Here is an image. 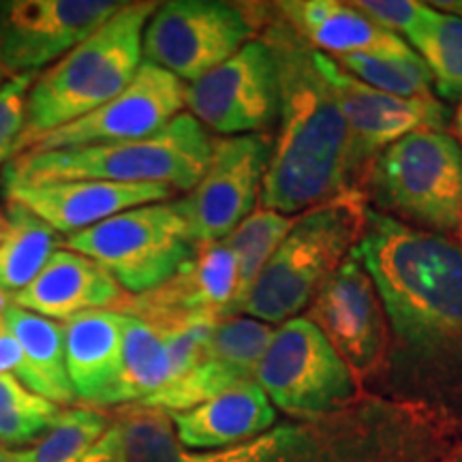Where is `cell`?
<instances>
[{"instance_id":"cell-8","label":"cell","mask_w":462,"mask_h":462,"mask_svg":"<svg viewBox=\"0 0 462 462\" xmlns=\"http://www.w3.org/2000/svg\"><path fill=\"white\" fill-rule=\"evenodd\" d=\"M255 381L281 411L304 420L323 418L356 396L354 371L306 317L276 328Z\"/></svg>"},{"instance_id":"cell-6","label":"cell","mask_w":462,"mask_h":462,"mask_svg":"<svg viewBox=\"0 0 462 462\" xmlns=\"http://www.w3.org/2000/svg\"><path fill=\"white\" fill-rule=\"evenodd\" d=\"M374 199L418 229L462 225V148L441 131H415L377 154L368 170Z\"/></svg>"},{"instance_id":"cell-4","label":"cell","mask_w":462,"mask_h":462,"mask_svg":"<svg viewBox=\"0 0 462 462\" xmlns=\"http://www.w3.org/2000/svg\"><path fill=\"white\" fill-rule=\"evenodd\" d=\"M215 140L190 114L143 140L17 154L5 165L3 187L60 180L161 184L193 190L210 165Z\"/></svg>"},{"instance_id":"cell-10","label":"cell","mask_w":462,"mask_h":462,"mask_svg":"<svg viewBox=\"0 0 462 462\" xmlns=\"http://www.w3.org/2000/svg\"><path fill=\"white\" fill-rule=\"evenodd\" d=\"M190 116L218 135L265 133L279 120V62L263 39H253L238 54L187 86Z\"/></svg>"},{"instance_id":"cell-12","label":"cell","mask_w":462,"mask_h":462,"mask_svg":"<svg viewBox=\"0 0 462 462\" xmlns=\"http://www.w3.org/2000/svg\"><path fill=\"white\" fill-rule=\"evenodd\" d=\"M116 0H9L0 3V67L9 78L60 60L118 14Z\"/></svg>"},{"instance_id":"cell-17","label":"cell","mask_w":462,"mask_h":462,"mask_svg":"<svg viewBox=\"0 0 462 462\" xmlns=\"http://www.w3.org/2000/svg\"><path fill=\"white\" fill-rule=\"evenodd\" d=\"M176 195L161 184H123L106 180H60L42 184H9L5 198L24 206L56 234H79L120 212L165 201Z\"/></svg>"},{"instance_id":"cell-25","label":"cell","mask_w":462,"mask_h":462,"mask_svg":"<svg viewBox=\"0 0 462 462\" xmlns=\"http://www.w3.org/2000/svg\"><path fill=\"white\" fill-rule=\"evenodd\" d=\"M9 231L0 245V291L14 293L31 285L54 255L56 231L24 206L7 201Z\"/></svg>"},{"instance_id":"cell-36","label":"cell","mask_w":462,"mask_h":462,"mask_svg":"<svg viewBox=\"0 0 462 462\" xmlns=\"http://www.w3.org/2000/svg\"><path fill=\"white\" fill-rule=\"evenodd\" d=\"M454 133H456V137L462 142V99H460L458 112H456V118H454Z\"/></svg>"},{"instance_id":"cell-23","label":"cell","mask_w":462,"mask_h":462,"mask_svg":"<svg viewBox=\"0 0 462 462\" xmlns=\"http://www.w3.org/2000/svg\"><path fill=\"white\" fill-rule=\"evenodd\" d=\"M123 315V366L106 407L148 401L171 377L170 351L159 328L142 317Z\"/></svg>"},{"instance_id":"cell-40","label":"cell","mask_w":462,"mask_h":462,"mask_svg":"<svg viewBox=\"0 0 462 462\" xmlns=\"http://www.w3.org/2000/svg\"><path fill=\"white\" fill-rule=\"evenodd\" d=\"M458 234H460V240H462V225H460V229H458Z\"/></svg>"},{"instance_id":"cell-28","label":"cell","mask_w":462,"mask_h":462,"mask_svg":"<svg viewBox=\"0 0 462 462\" xmlns=\"http://www.w3.org/2000/svg\"><path fill=\"white\" fill-rule=\"evenodd\" d=\"M296 223V217L281 215L274 210H255L246 217L223 242L238 259V315L242 313L248 293L262 274L273 253L285 240L289 229Z\"/></svg>"},{"instance_id":"cell-19","label":"cell","mask_w":462,"mask_h":462,"mask_svg":"<svg viewBox=\"0 0 462 462\" xmlns=\"http://www.w3.org/2000/svg\"><path fill=\"white\" fill-rule=\"evenodd\" d=\"M184 449H227L274 429L276 409L255 379L182 413H171Z\"/></svg>"},{"instance_id":"cell-20","label":"cell","mask_w":462,"mask_h":462,"mask_svg":"<svg viewBox=\"0 0 462 462\" xmlns=\"http://www.w3.org/2000/svg\"><path fill=\"white\" fill-rule=\"evenodd\" d=\"M120 310H88L62 323L67 373L79 401L106 407L123 366Z\"/></svg>"},{"instance_id":"cell-39","label":"cell","mask_w":462,"mask_h":462,"mask_svg":"<svg viewBox=\"0 0 462 462\" xmlns=\"http://www.w3.org/2000/svg\"><path fill=\"white\" fill-rule=\"evenodd\" d=\"M7 78H9V75L5 73V69H3V67H0V86H3L5 82H7Z\"/></svg>"},{"instance_id":"cell-9","label":"cell","mask_w":462,"mask_h":462,"mask_svg":"<svg viewBox=\"0 0 462 462\" xmlns=\"http://www.w3.org/2000/svg\"><path fill=\"white\" fill-rule=\"evenodd\" d=\"M257 24L245 9L218 0H171L159 5L143 31V58L198 82L238 54L255 37Z\"/></svg>"},{"instance_id":"cell-21","label":"cell","mask_w":462,"mask_h":462,"mask_svg":"<svg viewBox=\"0 0 462 462\" xmlns=\"http://www.w3.org/2000/svg\"><path fill=\"white\" fill-rule=\"evenodd\" d=\"M276 11L285 24L310 48L334 58L357 51L396 50L407 45L401 34L385 31L371 17L337 0H291L279 3Z\"/></svg>"},{"instance_id":"cell-30","label":"cell","mask_w":462,"mask_h":462,"mask_svg":"<svg viewBox=\"0 0 462 462\" xmlns=\"http://www.w3.org/2000/svg\"><path fill=\"white\" fill-rule=\"evenodd\" d=\"M62 409L28 390L15 374H0V446L24 448L43 437Z\"/></svg>"},{"instance_id":"cell-18","label":"cell","mask_w":462,"mask_h":462,"mask_svg":"<svg viewBox=\"0 0 462 462\" xmlns=\"http://www.w3.org/2000/svg\"><path fill=\"white\" fill-rule=\"evenodd\" d=\"M125 300V289L103 265L73 251H56L31 285L14 293V304L48 319H71L107 310Z\"/></svg>"},{"instance_id":"cell-27","label":"cell","mask_w":462,"mask_h":462,"mask_svg":"<svg viewBox=\"0 0 462 462\" xmlns=\"http://www.w3.org/2000/svg\"><path fill=\"white\" fill-rule=\"evenodd\" d=\"M407 39L429 65L439 95L462 97V17L441 14L429 5Z\"/></svg>"},{"instance_id":"cell-11","label":"cell","mask_w":462,"mask_h":462,"mask_svg":"<svg viewBox=\"0 0 462 462\" xmlns=\"http://www.w3.org/2000/svg\"><path fill=\"white\" fill-rule=\"evenodd\" d=\"M273 143L268 133L215 142L204 178L178 201L195 245L225 240L253 215L257 199H262Z\"/></svg>"},{"instance_id":"cell-1","label":"cell","mask_w":462,"mask_h":462,"mask_svg":"<svg viewBox=\"0 0 462 462\" xmlns=\"http://www.w3.org/2000/svg\"><path fill=\"white\" fill-rule=\"evenodd\" d=\"M263 42L279 62V135L263 178L262 206L296 215L356 187L351 137L330 86L313 62V48L285 22L270 26Z\"/></svg>"},{"instance_id":"cell-33","label":"cell","mask_w":462,"mask_h":462,"mask_svg":"<svg viewBox=\"0 0 462 462\" xmlns=\"http://www.w3.org/2000/svg\"><path fill=\"white\" fill-rule=\"evenodd\" d=\"M349 5L371 17L374 24L396 34L411 31L429 7L426 3H415V0H356Z\"/></svg>"},{"instance_id":"cell-7","label":"cell","mask_w":462,"mask_h":462,"mask_svg":"<svg viewBox=\"0 0 462 462\" xmlns=\"http://www.w3.org/2000/svg\"><path fill=\"white\" fill-rule=\"evenodd\" d=\"M195 246L178 201L131 208L65 240L67 251L103 265L135 296L171 279Z\"/></svg>"},{"instance_id":"cell-16","label":"cell","mask_w":462,"mask_h":462,"mask_svg":"<svg viewBox=\"0 0 462 462\" xmlns=\"http://www.w3.org/2000/svg\"><path fill=\"white\" fill-rule=\"evenodd\" d=\"M238 259L225 242L198 245L171 279L152 291L123 300L116 310L154 326L187 317L238 315Z\"/></svg>"},{"instance_id":"cell-3","label":"cell","mask_w":462,"mask_h":462,"mask_svg":"<svg viewBox=\"0 0 462 462\" xmlns=\"http://www.w3.org/2000/svg\"><path fill=\"white\" fill-rule=\"evenodd\" d=\"M159 3H125L106 24L34 79L26 103V125L15 143L24 154L48 133L71 125L118 97L143 56V31Z\"/></svg>"},{"instance_id":"cell-24","label":"cell","mask_w":462,"mask_h":462,"mask_svg":"<svg viewBox=\"0 0 462 462\" xmlns=\"http://www.w3.org/2000/svg\"><path fill=\"white\" fill-rule=\"evenodd\" d=\"M180 462H351L337 449L328 448L323 432L313 426H274L263 435L240 446L217 452H184Z\"/></svg>"},{"instance_id":"cell-34","label":"cell","mask_w":462,"mask_h":462,"mask_svg":"<svg viewBox=\"0 0 462 462\" xmlns=\"http://www.w3.org/2000/svg\"><path fill=\"white\" fill-rule=\"evenodd\" d=\"M79 462H129L118 426H109L99 441L84 454V458Z\"/></svg>"},{"instance_id":"cell-22","label":"cell","mask_w":462,"mask_h":462,"mask_svg":"<svg viewBox=\"0 0 462 462\" xmlns=\"http://www.w3.org/2000/svg\"><path fill=\"white\" fill-rule=\"evenodd\" d=\"M9 334L22 349V368L15 374L28 390L56 404H71L75 398L67 373L62 323L11 304L7 309Z\"/></svg>"},{"instance_id":"cell-26","label":"cell","mask_w":462,"mask_h":462,"mask_svg":"<svg viewBox=\"0 0 462 462\" xmlns=\"http://www.w3.org/2000/svg\"><path fill=\"white\" fill-rule=\"evenodd\" d=\"M334 60L346 73L385 95L404 97V99H430L432 97L430 90L435 82H432L430 69L409 43L396 50L357 51V54L338 56Z\"/></svg>"},{"instance_id":"cell-14","label":"cell","mask_w":462,"mask_h":462,"mask_svg":"<svg viewBox=\"0 0 462 462\" xmlns=\"http://www.w3.org/2000/svg\"><path fill=\"white\" fill-rule=\"evenodd\" d=\"M187 106V86L157 65L142 62L131 84L71 125L48 133L28 152L143 140L165 129Z\"/></svg>"},{"instance_id":"cell-15","label":"cell","mask_w":462,"mask_h":462,"mask_svg":"<svg viewBox=\"0 0 462 462\" xmlns=\"http://www.w3.org/2000/svg\"><path fill=\"white\" fill-rule=\"evenodd\" d=\"M306 319L319 328L351 371L368 373L377 366L388 340L385 310L356 248L317 289Z\"/></svg>"},{"instance_id":"cell-31","label":"cell","mask_w":462,"mask_h":462,"mask_svg":"<svg viewBox=\"0 0 462 462\" xmlns=\"http://www.w3.org/2000/svg\"><path fill=\"white\" fill-rule=\"evenodd\" d=\"M129 462H180L187 449L178 441L171 415L146 404H123L116 413Z\"/></svg>"},{"instance_id":"cell-38","label":"cell","mask_w":462,"mask_h":462,"mask_svg":"<svg viewBox=\"0 0 462 462\" xmlns=\"http://www.w3.org/2000/svg\"><path fill=\"white\" fill-rule=\"evenodd\" d=\"M0 462H14L9 456V449H5L3 446H0Z\"/></svg>"},{"instance_id":"cell-13","label":"cell","mask_w":462,"mask_h":462,"mask_svg":"<svg viewBox=\"0 0 462 462\" xmlns=\"http://www.w3.org/2000/svg\"><path fill=\"white\" fill-rule=\"evenodd\" d=\"M313 62L330 86L345 123L349 126L351 157L360 180L364 167L373 165L379 152L415 131H439L448 120V109L435 97L404 99L385 95L345 71L332 56L313 50Z\"/></svg>"},{"instance_id":"cell-5","label":"cell","mask_w":462,"mask_h":462,"mask_svg":"<svg viewBox=\"0 0 462 462\" xmlns=\"http://www.w3.org/2000/svg\"><path fill=\"white\" fill-rule=\"evenodd\" d=\"M366 210L360 190H346L296 217L253 285L240 315L263 323H285L309 309L317 289L360 242Z\"/></svg>"},{"instance_id":"cell-35","label":"cell","mask_w":462,"mask_h":462,"mask_svg":"<svg viewBox=\"0 0 462 462\" xmlns=\"http://www.w3.org/2000/svg\"><path fill=\"white\" fill-rule=\"evenodd\" d=\"M22 368V349L17 345V340L11 334L0 337V374H9L15 371L20 373Z\"/></svg>"},{"instance_id":"cell-29","label":"cell","mask_w":462,"mask_h":462,"mask_svg":"<svg viewBox=\"0 0 462 462\" xmlns=\"http://www.w3.org/2000/svg\"><path fill=\"white\" fill-rule=\"evenodd\" d=\"M107 429L97 409H67L32 446L9 449V456L14 462H79Z\"/></svg>"},{"instance_id":"cell-37","label":"cell","mask_w":462,"mask_h":462,"mask_svg":"<svg viewBox=\"0 0 462 462\" xmlns=\"http://www.w3.org/2000/svg\"><path fill=\"white\" fill-rule=\"evenodd\" d=\"M7 231H9V218H7V215H5L3 210H0V245H3V240H5V236H7Z\"/></svg>"},{"instance_id":"cell-32","label":"cell","mask_w":462,"mask_h":462,"mask_svg":"<svg viewBox=\"0 0 462 462\" xmlns=\"http://www.w3.org/2000/svg\"><path fill=\"white\" fill-rule=\"evenodd\" d=\"M39 73H22L0 86V163L11 161L26 125V103Z\"/></svg>"},{"instance_id":"cell-2","label":"cell","mask_w":462,"mask_h":462,"mask_svg":"<svg viewBox=\"0 0 462 462\" xmlns=\"http://www.w3.org/2000/svg\"><path fill=\"white\" fill-rule=\"evenodd\" d=\"M357 257L385 317L409 345L462 340V246L441 234L366 210Z\"/></svg>"}]
</instances>
